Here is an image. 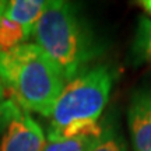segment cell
<instances>
[{
  "label": "cell",
  "mask_w": 151,
  "mask_h": 151,
  "mask_svg": "<svg viewBox=\"0 0 151 151\" xmlns=\"http://www.w3.org/2000/svg\"><path fill=\"white\" fill-rule=\"evenodd\" d=\"M0 73L10 99L25 112L50 118L60 92L67 84L58 65L37 43H21L1 52Z\"/></svg>",
  "instance_id": "6da1fadb"
},
{
  "label": "cell",
  "mask_w": 151,
  "mask_h": 151,
  "mask_svg": "<svg viewBox=\"0 0 151 151\" xmlns=\"http://www.w3.org/2000/svg\"><path fill=\"white\" fill-rule=\"evenodd\" d=\"M35 43L58 65L66 81L86 71L97 56L90 31L70 1L50 0L34 29Z\"/></svg>",
  "instance_id": "7a4b0ae2"
},
{
  "label": "cell",
  "mask_w": 151,
  "mask_h": 151,
  "mask_svg": "<svg viewBox=\"0 0 151 151\" xmlns=\"http://www.w3.org/2000/svg\"><path fill=\"white\" fill-rule=\"evenodd\" d=\"M113 74L106 66H97L70 80L60 92L50 113V130L59 132L78 120H98L106 106Z\"/></svg>",
  "instance_id": "3957f363"
},
{
  "label": "cell",
  "mask_w": 151,
  "mask_h": 151,
  "mask_svg": "<svg viewBox=\"0 0 151 151\" xmlns=\"http://www.w3.org/2000/svg\"><path fill=\"white\" fill-rule=\"evenodd\" d=\"M43 144L41 126L14 102L1 130L0 151H42Z\"/></svg>",
  "instance_id": "277c9868"
},
{
  "label": "cell",
  "mask_w": 151,
  "mask_h": 151,
  "mask_svg": "<svg viewBox=\"0 0 151 151\" xmlns=\"http://www.w3.org/2000/svg\"><path fill=\"white\" fill-rule=\"evenodd\" d=\"M127 120L133 151H151V87L133 94Z\"/></svg>",
  "instance_id": "5b68a950"
},
{
  "label": "cell",
  "mask_w": 151,
  "mask_h": 151,
  "mask_svg": "<svg viewBox=\"0 0 151 151\" xmlns=\"http://www.w3.org/2000/svg\"><path fill=\"white\" fill-rule=\"evenodd\" d=\"M49 1L46 0H13L7 1L4 17L17 22L25 31L28 37H32L37 22L39 21Z\"/></svg>",
  "instance_id": "8992f818"
},
{
  "label": "cell",
  "mask_w": 151,
  "mask_h": 151,
  "mask_svg": "<svg viewBox=\"0 0 151 151\" xmlns=\"http://www.w3.org/2000/svg\"><path fill=\"white\" fill-rule=\"evenodd\" d=\"M95 137H73L66 139L62 136L49 132L45 137L42 151H91Z\"/></svg>",
  "instance_id": "52a82bcc"
},
{
  "label": "cell",
  "mask_w": 151,
  "mask_h": 151,
  "mask_svg": "<svg viewBox=\"0 0 151 151\" xmlns=\"http://www.w3.org/2000/svg\"><path fill=\"white\" fill-rule=\"evenodd\" d=\"M132 50L137 62L151 66V18H139Z\"/></svg>",
  "instance_id": "ba28073f"
},
{
  "label": "cell",
  "mask_w": 151,
  "mask_h": 151,
  "mask_svg": "<svg viewBox=\"0 0 151 151\" xmlns=\"http://www.w3.org/2000/svg\"><path fill=\"white\" fill-rule=\"evenodd\" d=\"M28 35L17 22L9 20L7 17L0 18V50L9 52L11 49L17 48L18 45L25 43Z\"/></svg>",
  "instance_id": "9c48e42d"
},
{
  "label": "cell",
  "mask_w": 151,
  "mask_h": 151,
  "mask_svg": "<svg viewBox=\"0 0 151 151\" xmlns=\"http://www.w3.org/2000/svg\"><path fill=\"white\" fill-rule=\"evenodd\" d=\"M91 151H127L122 134L115 126H105L102 134L94 143Z\"/></svg>",
  "instance_id": "30bf717a"
},
{
  "label": "cell",
  "mask_w": 151,
  "mask_h": 151,
  "mask_svg": "<svg viewBox=\"0 0 151 151\" xmlns=\"http://www.w3.org/2000/svg\"><path fill=\"white\" fill-rule=\"evenodd\" d=\"M13 104H14V101L10 99V98H7L4 102H0V133H1V130L4 127V123L7 118H9V113L11 111Z\"/></svg>",
  "instance_id": "8fae6325"
},
{
  "label": "cell",
  "mask_w": 151,
  "mask_h": 151,
  "mask_svg": "<svg viewBox=\"0 0 151 151\" xmlns=\"http://www.w3.org/2000/svg\"><path fill=\"white\" fill-rule=\"evenodd\" d=\"M0 56H1V50H0ZM6 95H7V90H6L4 81H3V77H1V73H0V102H4Z\"/></svg>",
  "instance_id": "7c38bea8"
},
{
  "label": "cell",
  "mask_w": 151,
  "mask_h": 151,
  "mask_svg": "<svg viewBox=\"0 0 151 151\" xmlns=\"http://www.w3.org/2000/svg\"><path fill=\"white\" fill-rule=\"evenodd\" d=\"M140 4H141V7L151 16V0H143V1H140Z\"/></svg>",
  "instance_id": "4fadbf2b"
}]
</instances>
